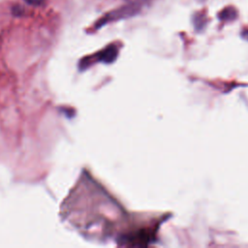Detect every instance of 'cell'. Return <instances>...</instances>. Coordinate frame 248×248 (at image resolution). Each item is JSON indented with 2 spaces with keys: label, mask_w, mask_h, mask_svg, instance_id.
I'll list each match as a JSON object with an SVG mask.
<instances>
[{
  "label": "cell",
  "mask_w": 248,
  "mask_h": 248,
  "mask_svg": "<svg viewBox=\"0 0 248 248\" xmlns=\"http://www.w3.org/2000/svg\"><path fill=\"white\" fill-rule=\"evenodd\" d=\"M146 5V2L144 0H136L133 1L129 4H126L122 7H119L118 9L111 11L110 13L107 14L104 17H102L97 26L100 27L105 23H108L109 21H113V20H118V19H122V18H128L131 16H134L136 15H138L139 13H140V11L142 10V8Z\"/></svg>",
  "instance_id": "cell-1"
},
{
  "label": "cell",
  "mask_w": 248,
  "mask_h": 248,
  "mask_svg": "<svg viewBox=\"0 0 248 248\" xmlns=\"http://www.w3.org/2000/svg\"><path fill=\"white\" fill-rule=\"evenodd\" d=\"M22 13H23V9L20 7V6H17V5H16L14 8H13V14L15 15V16H20V15H22Z\"/></svg>",
  "instance_id": "cell-4"
},
{
  "label": "cell",
  "mask_w": 248,
  "mask_h": 248,
  "mask_svg": "<svg viewBox=\"0 0 248 248\" xmlns=\"http://www.w3.org/2000/svg\"><path fill=\"white\" fill-rule=\"evenodd\" d=\"M237 16V12L233 7H227L219 13L221 20H233Z\"/></svg>",
  "instance_id": "cell-3"
},
{
  "label": "cell",
  "mask_w": 248,
  "mask_h": 248,
  "mask_svg": "<svg viewBox=\"0 0 248 248\" xmlns=\"http://www.w3.org/2000/svg\"><path fill=\"white\" fill-rule=\"evenodd\" d=\"M116 55H117V48L114 46H109L106 49H104L102 52H100L99 59L108 63L113 61Z\"/></svg>",
  "instance_id": "cell-2"
},
{
  "label": "cell",
  "mask_w": 248,
  "mask_h": 248,
  "mask_svg": "<svg viewBox=\"0 0 248 248\" xmlns=\"http://www.w3.org/2000/svg\"><path fill=\"white\" fill-rule=\"evenodd\" d=\"M26 3H28L29 5H32V6H40L42 5L45 0H25Z\"/></svg>",
  "instance_id": "cell-5"
}]
</instances>
